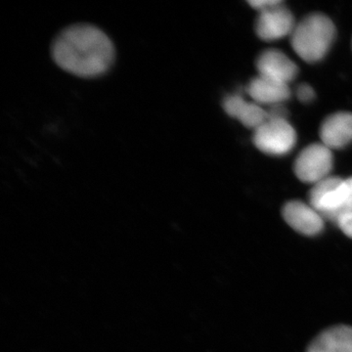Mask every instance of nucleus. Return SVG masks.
Returning <instances> with one entry per match:
<instances>
[{
	"label": "nucleus",
	"instance_id": "f257e3e1",
	"mask_svg": "<svg viewBox=\"0 0 352 352\" xmlns=\"http://www.w3.org/2000/svg\"><path fill=\"white\" fill-rule=\"evenodd\" d=\"M51 56L64 71L80 78L105 75L115 63L113 41L102 30L90 24L69 25L51 45Z\"/></svg>",
	"mask_w": 352,
	"mask_h": 352
},
{
	"label": "nucleus",
	"instance_id": "f03ea898",
	"mask_svg": "<svg viewBox=\"0 0 352 352\" xmlns=\"http://www.w3.org/2000/svg\"><path fill=\"white\" fill-rule=\"evenodd\" d=\"M335 36L332 20L324 14L314 13L296 25L291 43L298 56L308 63H314L327 54Z\"/></svg>",
	"mask_w": 352,
	"mask_h": 352
},
{
	"label": "nucleus",
	"instance_id": "7ed1b4c3",
	"mask_svg": "<svg viewBox=\"0 0 352 352\" xmlns=\"http://www.w3.org/2000/svg\"><path fill=\"white\" fill-rule=\"evenodd\" d=\"M309 205L333 223L352 214V196L346 179L328 176L315 183L309 192Z\"/></svg>",
	"mask_w": 352,
	"mask_h": 352
},
{
	"label": "nucleus",
	"instance_id": "20e7f679",
	"mask_svg": "<svg viewBox=\"0 0 352 352\" xmlns=\"http://www.w3.org/2000/svg\"><path fill=\"white\" fill-rule=\"evenodd\" d=\"M296 141L295 129L287 120H267L254 131V145L266 154H287L293 149Z\"/></svg>",
	"mask_w": 352,
	"mask_h": 352
},
{
	"label": "nucleus",
	"instance_id": "39448f33",
	"mask_svg": "<svg viewBox=\"0 0 352 352\" xmlns=\"http://www.w3.org/2000/svg\"><path fill=\"white\" fill-rule=\"evenodd\" d=\"M332 168V152L322 143L305 148L296 157L294 164V170L298 179L311 184L330 176Z\"/></svg>",
	"mask_w": 352,
	"mask_h": 352
},
{
	"label": "nucleus",
	"instance_id": "423d86ee",
	"mask_svg": "<svg viewBox=\"0 0 352 352\" xmlns=\"http://www.w3.org/2000/svg\"><path fill=\"white\" fill-rule=\"evenodd\" d=\"M296 25L293 14L281 2L259 12L256 32L263 41H276L292 34Z\"/></svg>",
	"mask_w": 352,
	"mask_h": 352
},
{
	"label": "nucleus",
	"instance_id": "0eeeda50",
	"mask_svg": "<svg viewBox=\"0 0 352 352\" xmlns=\"http://www.w3.org/2000/svg\"><path fill=\"white\" fill-rule=\"evenodd\" d=\"M284 219L296 232L314 236L323 230V217L314 207L300 201H291L284 206Z\"/></svg>",
	"mask_w": 352,
	"mask_h": 352
},
{
	"label": "nucleus",
	"instance_id": "6e6552de",
	"mask_svg": "<svg viewBox=\"0 0 352 352\" xmlns=\"http://www.w3.org/2000/svg\"><path fill=\"white\" fill-rule=\"evenodd\" d=\"M258 75L287 83L295 80L298 67L282 51L268 50L263 51L256 61Z\"/></svg>",
	"mask_w": 352,
	"mask_h": 352
},
{
	"label": "nucleus",
	"instance_id": "1a4fd4ad",
	"mask_svg": "<svg viewBox=\"0 0 352 352\" xmlns=\"http://www.w3.org/2000/svg\"><path fill=\"white\" fill-rule=\"evenodd\" d=\"M322 144L329 149H340L352 141V113L340 112L329 116L322 122Z\"/></svg>",
	"mask_w": 352,
	"mask_h": 352
},
{
	"label": "nucleus",
	"instance_id": "9d476101",
	"mask_svg": "<svg viewBox=\"0 0 352 352\" xmlns=\"http://www.w3.org/2000/svg\"><path fill=\"white\" fill-rule=\"evenodd\" d=\"M247 91L256 104L268 107L282 104L291 96L289 85L261 75L252 78Z\"/></svg>",
	"mask_w": 352,
	"mask_h": 352
},
{
	"label": "nucleus",
	"instance_id": "9b49d317",
	"mask_svg": "<svg viewBox=\"0 0 352 352\" xmlns=\"http://www.w3.org/2000/svg\"><path fill=\"white\" fill-rule=\"evenodd\" d=\"M223 108L230 117L239 120L244 126L256 131L267 120V113L256 102L245 101L240 95L226 97Z\"/></svg>",
	"mask_w": 352,
	"mask_h": 352
},
{
	"label": "nucleus",
	"instance_id": "f8f14e48",
	"mask_svg": "<svg viewBox=\"0 0 352 352\" xmlns=\"http://www.w3.org/2000/svg\"><path fill=\"white\" fill-rule=\"evenodd\" d=\"M307 352H352V328L340 325L327 329L310 344Z\"/></svg>",
	"mask_w": 352,
	"mask_h": 352
},
{
	"label": "nucleus",
	"instance_id": "ddd939ff",
	"mask_svg": "<svg viewBox=\"0 0 352 352\" xmlns=\"http://www.w3.org/2000/svg\"><path fill=\"white\" fill-rule=\"evenodd\" d=\"M266 113H267V120H287V115H288L286 108L282 104L270 106Z\"/></svg>",
	"mask_w": 352,
	"mask_h": 352
},
{
	"label": "nucleus",
	"instance_id": "4468645a",
	"mask_svg": "<svg viewBox=\"0 0 352 352\" xmlns=\"http://www.w3.org/2000/svg\"><path fill=\"white\" fill-rule=\"evenodd\" d=\"M296 95H298V99L303 102V103H308V102L314 100L315 92L314 88L310 87L309 85L302 83L296 89Z\"/></svg>",
	"mask_w": 352,
	"mask_h": 352
},
{
	"label": "nucleus",
	"instance_id": "2eb2a0df",
	"mask_svg": "<svg viewBox=\"0 0 352 352\" xmlns=\"http://www.w3.org/2000/svg\"><path fill=\"white\" fill-rule=\"evenodd\" d=\"M281 2L283 1H281V0H252V1H249V4L252 8L256 9L258 12H261V11L267 10V9L277 6Z\"/></svg>",
	"mask_w": 352,
	"mask_h": 352
},
{
	"label": "nucleus",
	"instance_id": "dca6fc26",
	"mask_svg": "<svg viewBox=\"0 0 352 352\" xmlns=\"http://www.w3.org/2000/svg\"><path fill=\"white\" fill-rule=\"evenodd\" d=\"M347 237L352 238V214L340 220L337 224Z\"/></svg>",
	"mask_w": 352,
	"mask_h": 352
},
{
	"label": "nucleus",
	"instance_id": "f3484780",
	"mask_svg": "<svg viewBox=\"0 0 352 352\" xmlns=\"http://www.w3.org/2000/svg\"><path fill=\"white\" fill-rule=\"evenodd\" d=\"M346 182H347V185H349V191H351V194L352 196V177L347 178Z\"/></svg>",
	"mask_w": 352,
	"mask_h": 352
}]
</instances>
